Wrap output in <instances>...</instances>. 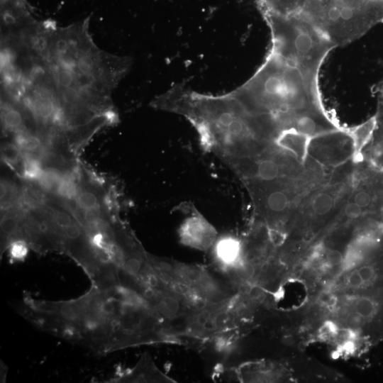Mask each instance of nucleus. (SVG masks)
<instances>
[{"label":"nucleus","mask_w":383,"mask_h":383,"mask_svg":"<svg viewBox=\"0 0 383 383\" xmlns=\"http://www.w3.org/2000/svg\"><path fill=\"white\" fill-rule=\"evenodd\" d=\"M44 206L50 212L57 228L62 253L72 258L83 269L89 279L93 280L108 262L101 259L87 232L66 206L50 195Z\"/></svg>","instance_id":"4"},{"label":"nucleus","mask_w":383,"mask_h":383,"mask_svg":"<svg viewBox=\"0 0 383 383\" xmlns=\"http://www.w3.org/2000/svg\"><path fill=\"white\" fill-rule=\"evenodd\" d=\"M22 216L23 210L18 206L1 213V256L11 242L23 239Z\"/></svg>","instance_id":"10"},{"label":"nucleus","mask_w":383,"mask_h":383,"mask_svg":"<svg viewBox=\"0 0 383 383\" xmlns=\"http://www.w3.org/2000/svg\"><path fill=\"white\" fill-rule=\"evenodd\" d=\"M7 374H8V367L5 365V363L2 362V361L1 360V378H0V382L1 383L6 382Z\"/></svg>","instance_id":"22"},{"label":"nucleus","mask_w":383,"mask_h":383,"mask_svg":"<svg viewBox=\"0 0 383 383\" xmlns=\"http://www.w3.org/2000/svg\"><path fill=\"white\" fill-rule=\"evenodd\" d=\"M43 169V164L39 158L23 154L21 180L37 182L41 176Z\"/></svg>","instance_id":"19"},{"label":"nucleus","mask_w":383,"mask_h":383,"mask_svg":"<svg viewBox=\"0 0 383 383\" xmlns=\"http://www.w3.org/2000/svg\"><path fill=\"white\" fill-rule=\"evenodd\" d=\"M151 106L186 117L196 129L203 148L228 165L256 157L272 145L259 116L249 112L232 91L206 95L177 84L152 100Z\"/></svg>","instance_id":"1"},{"label":"nucleus","mask_w":383,"mask_h":383,"mask_svg":"<svg viewBox=\"0 0 383 383\" xmlns=\"http://www.w3.org/2000/svg\"><path fill=\"white\" fill-rule=\"evenodd\" d=\"M272 35V51L298 67L309 83L318 89L321 67L336 45L301 14L262 13Z\"/></svg>","instance_id":"3"},{"label":"nucleus","mask_w":383,"mask_h":383,"mask_svg":"<svg viewBox=\"0 0 383 383\" xmlns=\"http://www.w3.org/2000/svg\"><path fill=\"white\" fill-rule=\"evenodd\" d=\"M178 235L181 243L202 251L211 250L218 238L214 227L199 213L192 214L182 222Z\"/></svg>","instance_id":"6"},{"label":"nucleus","mask_w":383,"mask_h":383,"mask_svg":"<svg viewBox=\"0 0 383 383\" xmlns=\"http://www.w3.org/2000/svg\"><path fill=\"white\" fill-rule=\"evenodd\" d=\"M1 161L22 179L23 154L20 148L11 140H4L1 147Z\"/></svg>","instance_id":"16"},{"label":"nucleus","mask_w":383,"mask_h":383,"mask_svg":"<svg viewBox=\"0 0 383 383\" xmlns=\"http://www.w3.org/2000/svg\"><path fill=\"white\" fill-rule=\"evenodd\" d=\"M261 12L282 16L300 14L309 0H257Z\"/></svg>","instance_id":"14"},{"label":"nucleus","mask_w":383,"mask_h":383,"mask_svg":"<svg viewBox=\"0 0 383 383\" xmlns=\"http://www.w3.org/2000/svg\"><path fill=\"white\" fill-rule=\"evenodd\" d=\"M211 250L217 272L223 275L244 264L243 241L235 235L218 237Z\"/></svg>","instance_id":"7"},{"label":"nucleus","mask_w":383,"mask_h":383,"mask_svg":"<svg viewBox=\"0 0 383 383\" xmlns=\"http://www.w3.org/2000/svg\"><path fill=\"white\" fill-rule=\"evenodd\" d=\"M334 198L328 192L318 193L312 199L311 209L316 217L323 218L328 216L333 209Z\"/></svg>","instance_id":"18"},{"label":"nucleus","mask_w":383,"mask_h":383,"mask_svg":"<svg viewBox=\"0 0 383 383\" xmlns=\"http://www.w3.org/2000/svg\"><path fill=\"white\" fill-rule=\"evenodd\" d=\"M65 174L64 172L57 168L44 167L43 173L36 182L47 194L55 196Z\"/></svg>","instance_id":"17"},{"label":"nucleus","mask_w":383,"mask_h":383,"mask_svg":"<svg viewBox=\"0 0 383 383\" xmlns=\"http://www.w3.org/2000/svg\"><path fill=\"white\" fill-rule=\"evenodd\" d=\"M311 139L294 129H287L278 135L273 144L280 150L290 152L299 162H304L309 150Z\"/></svg>","instance_id":"11"},{"label":"nucleus","mask_w":383,"mask_h":383,"mask_svg":"<svg viewBox=\"0 0 383 383\" xmlns=\"http://www.w3.org/2000/svg\"><path fill=\"white\" fill-rule=\"evenodd\" d=\"M21 190V182L12 178L1 176V213L13 209L18 206Z\"/></svg>","instance_id":"15"},{"label":"nucleus","mask_w":383,"mask_h":383,"mask_svg":"<svg viewBox=\"0 0 383 383\" xmlns=\"http://www.w3.org/2000/svg\"><path fill=\"white\" fill-rule=\"evenodd\" d=\"M50 199L36 182L21 180V190L18 206L23 209L43 207Z\"/></svg>","instance_id":"13"},{"label":"nucleus","mask_w":383,"mask_h":383,"mask_svg":"<svg viewBox=\"0 0 383 383\" xmlns=\"http://www.w3.org/2000/svg\"><path fill=\"white\" fill-rule=\"evenodd\" d=\"M238 379L243 382H273L279 379L277 367L269 362H249L237 370Z\"/></svg>","instance_id":"12"},{"label":"nucleus","mask_w":383,"mask_h":383,"mask_svg":"<svg viewBox=\"0 0 383 383\" xmlns=\"http://www.w3.org/2000/svg\"><path fill=\"white\" fill-rule=\"evenodd\" d=\"M377 98V110L371 138L367 145L369 162L383 174V79L373 88Z\"/></svg>","instance_id":"9"},{"label":"nucleus","mask_w":383,"mask_h":383,"mask_svg":"<svg viewBox=\"0 0 383 383\" xmlns=\"http://www.w3.org/2000/svg\"><path fill=\"white\" fill-rule=\"evenodd\" d=\"M232 92L249 112L271 115L279 126L294 114L322 109L319 90L272 50L252 77Z\"/></svg>","instance_id":"2"},{"label":"nucleus","mask_w":383,"mask_h":383,"mask_svg":"<svg viewBox=\"0 0 383 383\" xmlns=\"http://www.w3.org/2000/svg\"><path fill=\"white\" fill-rule=\"evenodd\" d=\"M30 247L23 239H18L11 242L6 252L12 262L24 261L28 254Z\"/></svg>","instance_id":"20"},{"label":"nucleus","mask_w":383,"mask_h":383,"mask_svg":"<svg viewBox=\"0 0 383 383\" xmlns=\"http://www.w3.org/2000/svg\"><path fill=\"white\" fill-rule=\"evenodd\" d=\"M340 326L333 321H325L318 329L317 336L320 340L326 341H335L339 334Z\"/></svg>","instance_id":"21"},{"label":"nucleus","mask_w":383,"mask_h":383,"mask_svg":"<svg viewBox=\"0 0 383 383\" xmlns=\"http://www.w3.org/2000/svg\"><path fill=\"white\" fill-rule=\"evenodd\" d=\"M106 382H176L155 365L150 355L144 353L132 368L116 374Z\"/></svg>","instance_id":"8"},{"label":"nucleus","mask_w":383,"mask_h":383,"mask_svg":"<svg viewBox=\"0 0 383 383\" xmlns=\"http://www.w3.org/2000/svg\"><path fill=\"white\" fill-rule=\"evenodd\" d=\"M22 229L23 239L36 253H62V244L57 228L44 206L23 210Z\"/></svg>","instance_id":"5"}]
</instances>
